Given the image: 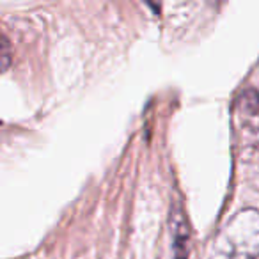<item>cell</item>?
<instances>
[{
	"instance_id": "obj_1",
	"label": "cell",
	"mask_w": 259,
	"mask_h": 259,
	"mask_svg": "<svg viewBox=\"0 0 259 259\" xmlns=\"http://www.w3.org/2000/svg\"><path fill=\"white\" fill-rule=\"evenodd\" d=\"M209 259H259V211L245 208L219 231Z\"/></svg>"
},
{
	"instance_id": "obj_2",
	"label": "cell",
	"mask_w": 259,
	"mask_h": 259,
	"mask_svg": "<svg viewBox=\"0 0 259 259\" xmlns=\"http://www.w3.org/2000/svg\"><path fill=\"white\" fill-rule=\"evenodd\" d=\"M233 124L238 141L247 148H259V93L245 89L233 105Z\"/></svg>"
},
{
	"instance_id": "obj_3",
	"label": "cell",
	"mask_w": 259,
	"mask_h": 259,
	"mask_svg": "<svg viewBox=\"0 0 259 259\" xmlns=\"http://www.w3.org/2000/svg\"><path fill=\"white\" fill-rule=\"evenodd\" d=\"M172 238V259H188L190 250V224L181 206H174L169 217Z\"/></svg>"
},
{
	"instance_id": "obj_4",
	"label": "cell",
	"mask_w": 259,
	"mask_h": 259,
	"mask_svg": "<svg viewBox=\"0 0 259 259\" xmlns=\"http://www.w3.org/2000/svg\"><path fill=\"white\" fill-rule=\"evenodd\" d=\"M13 62V47L9 37L0 30V73H4L9 69Z\"/></svg>"
}]
</instances>
